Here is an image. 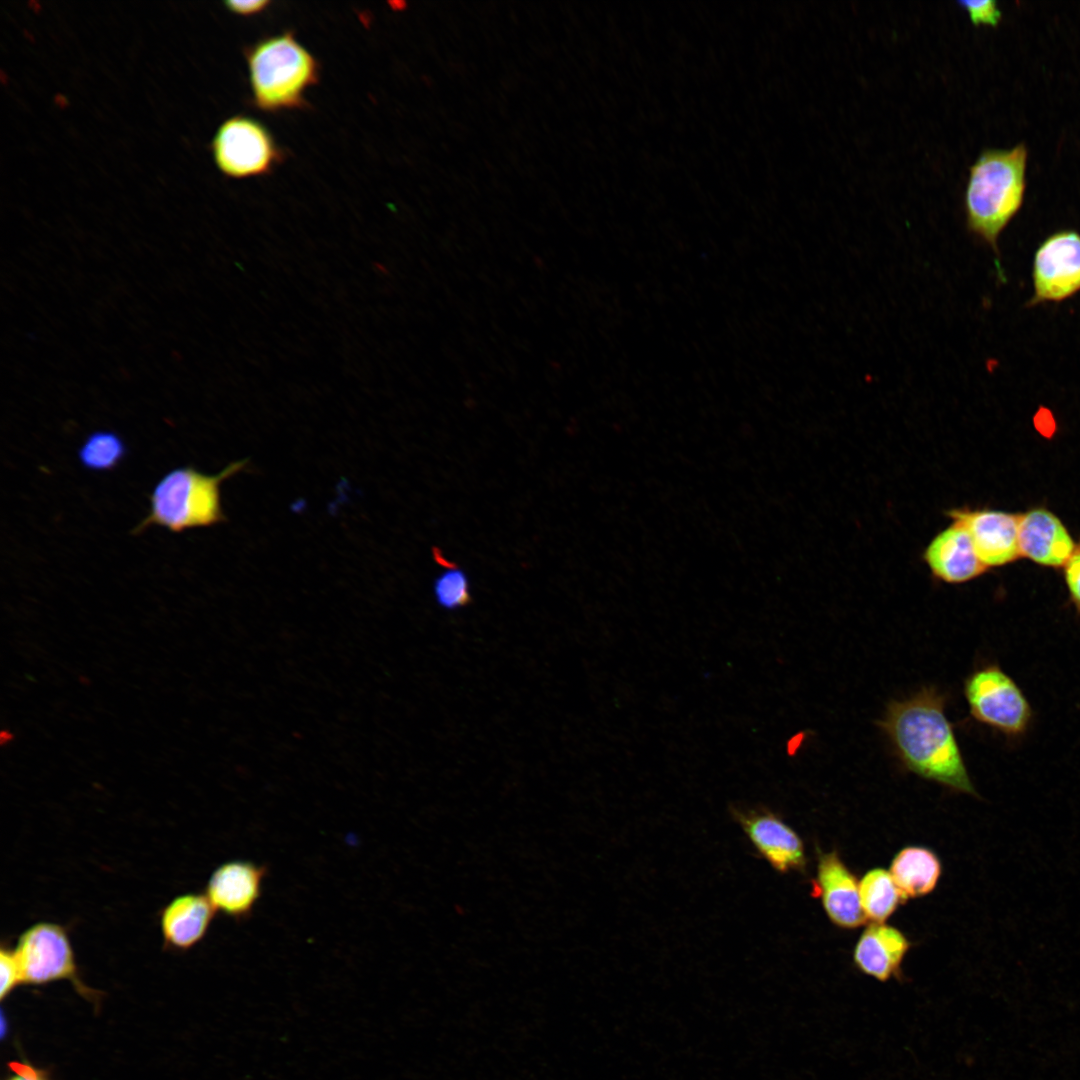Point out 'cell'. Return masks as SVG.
<instances>
[{"instance_id": "cb8c5ba5", "label": "cell", "mask_w": 1080, "mask_h": 1080, "mask_svg": "<svg viewBox=\"0 0 1080 1080\" xmlns=\"http://www.w3.org/2000/svg\"><path fill=\"white\" fill-rule=\"evenodd\" d=\"M271 4L268 0L227 1L225 7L239 16H254L263 12Z\"/></svg>"}, {"instance_id": "d6986e66", "label": "cell", "mask_w": 1080, "mask_h": 1080, "mask_svg": "<svg viewBox=\"0 0 1080 1080\" xmlns=\"http://www.w3.org/2000/svg\"><path fill=\"white\" fill-rule=\"evenodd\" d=\"M128 455L124 438L112 430H97L88 434L77 450L80 465L90 472H110L119 467Z\"/></svg>"}, {"instance_id": "8992f818", "label": "cell", "mask_w": 1080, "mask_h": 1080, "mask_svg": "<svg viewBox=\"0 0 1080 1080\" xmlns=\"http://www.w3.org/2000/svg\"><path fill=\"white\" fill-rule=\"evenodd\" d=\"M971 716L1008 738L1024 736L1032 723L1031 705L1014 679L996 664L971 672L963 685Z\"/></svg>"}, {"instance_id": "ac0fdd59", "label": "cell", "mask_w": 1080, "mask_h": 1080, "mask_svg": "<svg viewBox=\"0 0 1080 1080\" xmlns=\"http://www.w3.org/2000/svg\"><path fill=\"white\" fill-rule=\"evenodd\" d=\"M860 903L866 918L883 923L906 901L890 872L883 868L869 870L859 883Z\"/></svg>"}, {"instance_id": "ba28073f", "label": "cell", "mask_w": 1080, "mask_h": 1080, "mask_svg": "<svg viewBox=\"0 0 1080 1080\" xmlns=\"http://www.w3.org/2000/svg\"><path fill=\"white\" fill-rule=\"evenodd\" d=\"M1034 293L1029 306L1061 302L1080 291V234L1061 230L1044 239L1032 264Z\"/></svg>"}, {"instance_id": "30bf717a", "label": "cell", "mask_w": 1080, "mask_h": 1080, "mask_svg": "<svg viewBox=\"0 0 1080 1080\" xmlns=\"http://www.w3.org/2000/svg\"><path fill=\"white\" fill-rule=\"evenodd\" d=\"M268 873L265 865L249 860H230L211 873L205 895L216 912L236 921L248 919L259 901Z\"/></svg>"}, {"instance_id": "5b68a950", "label": "cell", "mask_w": 1080, "mask_h": 1080, "mask_svg": "<svg viewBox=\"0 0 1080 1080\" xmlns=\"http://www.w3.org/2000/svg\"><path fill=\"white\" fill-rule=\"evenodd\" d=\"M13 949L22 984L44 985L66 980L79 995L91 1002H98L99 992L87 986L80 977L75 953L64 926L50 921L34 923L19 935Z\"/></svg>"}, {"instance_id": "5bb4252c", "label": "cell", "mask_w": 1080, "mask_h": 1080, "mask_svg": "<svg viewBox=\"0 0 1080 1080\" xmlns=\"http://www.w3.org/2000/svg\"><path fill=\"white\" fill-rule=\"evenodd\" d=\"M1018 545L1020 556L1050 567L1064 566L1076 547L1061 520L1044 508L1019 514Z\"/></svg>"}, {"instance_id": "44dd1931", "label": "cell", "mask_w": 1080, "mask_h": 1080, "mask_svg": "<svg viewBox=\"0 0 1080 1080\" xmlns=\"http://www.w3.org/2000/svg\"><path fill=\"white\" fill-rule=\"evenodd\" d=\"M0 967V998L3 1001L18 985L22 984L20 969L16 960L14 949L5 944H2L0 949Z\"/></svg>"}, {"instance_id": "7c38bea8", "label": "cell", "mask_w": 1080, "mask_h": 1080, "mask_svg": "<svg viewBox=\"0 0 1080 1080\" xmlns=\"http://www.w3.org/2000/svg\"><path fill=\"white\" fill-rule=\"evenodd\" d=\"M813 895L821 898L827 916L836 926L853 929L865 922L857 879L836 851L819 852Z\"/></svg>"}, {"instance_id": "e0dca14e", "label": "cell", "mask_w": 1080, "mask_h": 1080, "mask_svg": "<svg viewBox=\"0 0 1080 1080\" xmlns=\"http://www.w3.org/2000/svg\"><path fill=\"white\" fill-rule=\"evenodd\" d=\"M941 862L930 849L908 846L900 850L890 865V874L905 898L921 897L936 887L941 875Z\"/></svg>"}, {"instance_id": "7a4b0ae2", "label": "cell", "mask_w": 1080, "mask_h": 1080, "mask_svg": "<svg viewBox=\"0 0 1080 1080\" xmlns=\"http://www.w3.org/2000/svg\"><path fill=\"white\" fill-rule=\"evenodd\" d=\"M1026 163V146L1019 144L1009 150H985L970 167L964 195L967 228L994 251L1000 279L1004 278L997 241L1022 206Z\"/></svg>"}, {"instance_id": "52a82bcc", "label": "cell", "mask_w": 1080, "mask_h": 1080, "mask_svg": "<svg viewBox=\"0 0 1080 1080\" xmlns=\"http://www.w3.org/2000/svg\"><path fill=\"white\" fill-rule=\"evenodd\" d=\"M211 151L217 168L235 179L267 175L285 158L270 130L246 115L232 116L220 124Z\"/></svg>"}, {"instance_id": "4fadbf2b", "label": "cell", "mask_w": 1080, "mask_h": 1080, "mask_svg": "<svg viewBox=\"0 0 1080 1080\" xmlns=\"http://www.w3.org/2000/svg\"><path fill=\"white\" fill-rule=\"evenodd\" d=\"M922 559L936 580L951 585L971 581L988 569L977 556L966 530L956 522L931 539Z\"/></svg>"}, {"instance_id": "277c9868", "label": "cell", "mask_w": 1080, "mask_h": 1080, "mask_svg": "<svg viewBox=\"0 0 1080 1080\" xmlns=\"http://www.w3.org/2000/svg\"><path fill=\"white\" fill-rule=\"evenodd\" d=\"M247 460L230 463L216 475L205 474L192 465L166 472L149 494V510L130 534L140 535L151 526L173 533L209 527L225 521L220 485L241 471Z\"/></svg>"}, {"instance_id": "8fae6325", "label": "cell", "mask_w": 1080, "mask_h": 1080, "mask_svg": "<svg viewBox=\"0 0 1080 1080\" xmlns=\"http://www.w3.org/2000/svg\"><path fill=\"white\" fill-rule=\"evenodd\" d=\"M733 815L760 855L780 873L804 872V845L797 833L767 810H733Z\"/></svg>"}, {"instance_id": "9c48e42d", "label": "cell", "mask_w": 1080, "mask_h": 1080, "mask_svg": "<svg viewBox=\"0 0 1080 1080\" xmlns=\"http://www.w3.org/2000/svg\"><path fill=\"white\" fill-rule=\"evenodd\" d=\"M945 515L968 533L975 552L987 567H997L1020 557L1019 514L969 507L951 508Z\"/></svg>"}, {"instance_id": "2e32d148", "label": "cell", "mask_w": 1080, "mask_h": 1080, "mask_svg": "<svg viewBox=\"0 0 1080 1080\" xmlns=\"http://www.w3.org/2000/svg\"><path fill=\"white\" fill-rule=\"evenodd\" d=\"M910 941L897 928L883 923L869 925L859 937L853 961L863 974L886 982L901 977V965Z\"/></svg>"}, {"instance_id": "7402d4cb", "label": "cell", "mask_w": 1080, "mask_h": 1080, "mask_svg": "<svg viewBox=\"0 0 1080 1080\" xmlns=\"http://www.w3.org/2000/svg\"><path fill=\"white\" fill-rule=\"evenodd\" d=\"M958 4L967 11L971 22L976 26H996L1001 19V11L995 1H961Z\"/></svg>"}, {"instance_id": "ffe728a7", "label": "cell", "mask_w": 1080, "mask_h": 1080, "mask_svg": "<svg viewBox=\"0 0 1080 1080\" xmlns=\"http://www.w3.org/2000/svg\"><path fill=\"white\" fill-rule=\"evenodd\" d=\"M434 594L438 604L446 609L461 608L471 601L467 578L458 569H449L437 578Z\"/></svg>"}, {"instance_id": "9a60e30c", "label": "cell", "mask_w": 1080, "mask_h": 1080, "mask_svg": "<svg viewBox=\"0 0 1080 1080\" xmlns=\"http://www.w3.org/2000/svg\"><path fill=\"white\" fill-rule=\"evenodd\" d=\"M215 909L205 894L185 893L174 897L159 913V926L166 949L185 952L206 936Z\"/></svg>"}, {"instance_id": "603a6c76", "label": "cell", "mask_w": 1080, "mask_h": 1080, "mask_svg": "<svg viewBox=\"0 0 1080 1080\" xmlns=\"http://www.w3.org/2000/svg\"><path fill=\"white\" fill-rule=\"evenodd\" d=\"M1064 579L1070 601L1080 614V543L1064 565Z\"/></svg>"}, {"instance_id": "3957f363", "label": "cell", "mask_w": 1080, "mask_h": 1080, "mask_svg": "<svg viewBox=\"0 0 1080 1080\" xmlns=\"http://www.w3.org/2000/svg\"><path fill=\"white\" fill-rule=\"evenodd\" d=\"M244 57L255 108L276 113L309 106L306 92L319 82L320 64L293 31L258 39L244 49Z\"/></svg>"}, {"instance_id": "d4e9b609", "label": "cell", "mask_w": 1080, "mask_h": 1080, "mask_svg": "<svg viewBox=\"0 0 1080 1080\" xmlns=\"http://www.w3.org/2000/svg\"><path fill=\"white\" fill-rule=\"evenodd\" d=\"M13 1074L7 1080H49L47 1074L25 1062L10 1064Z\"/></svg>"}, {"instance_id": "6da1fadb", "label": "cell", "mask_w": 1080, "mask_h": 1080, "mask_svg": "<svg viewBox=\"0 0 1080 1080\" xmlns=\"http://www.w3.org/2000/svg\"><path fill=\"white\" fill-rule=\"evenodd\" d=\"M879 726L903 766L953 791L977 796L953 726L945 713V697L924 687L888 705Z\"/></svg>"}]
</instances>
